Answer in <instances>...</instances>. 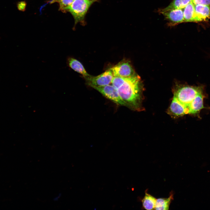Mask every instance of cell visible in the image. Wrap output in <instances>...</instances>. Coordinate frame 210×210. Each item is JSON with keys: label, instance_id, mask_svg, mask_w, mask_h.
<instances>
[{"label": "cell", "instance_id": "cell-1", "mask_svg": "<svg viewBox=\"0 0 210 210\" xmlns=\"http://www.w3.org/2000/svg\"><path fill=\"white\" fill-rule=\"evenodd\" d=\"M117 90L127 107L135 111L143 110L142 86L139 76L136 74L126 78L124 83Z\"/></svg>", "mask_w": 210, "mask_h": 210}, {"label": "cell", "instance_id": "cell-2", "mask_svg": "<svg viewBox=\"0 0 210 210\" xmlns=\"http://www.w3.org/2000/svg\"><path fill=\"white\" fill-rule=\"evenodd\" d=\"M204 86L200 85L192 86L184 85L178 86L175 89L173 99L184 108L186 114H189V106L196 96L204 91Z\"/></svg>", "mask_w": 210, "mask_h": 210}, {"label": "cell", "instance_id": "cell-3", "mask_svg": "<svg viewBox=\"0 0 210 210\" xmlns=\"http://www.w3.org/2000/svg\"><path fill=\"white\" fill-rule=\"evenodd\" d=\"M93 2L87 0H74L68 11L74 17L75 24L83 21L85 16Z\"/></svg>", "mask_w": 210, "mask_h": 210}, {"label": "cell", "instance_id": "cell-4", "mask_svg": "<svg viewBox=\"0 0 210 210\" xmlns=\"http://www.w3.org/2000/svg\"><path fill=\"white\" fill-rule=\"evenodd\" d=\"M103 95L117 104L126 106L125 102L120 97L117 89L112 85L100 87L92 86Z\"/></svg>", "mask_w": 210, "mask_h": 210}, {"label": "cell", "instance_id": "cell-5", "mask_svg": "<svg viewBox=\"0 0 210 210\" xmlns=\"http://www.w3.org/2000/svg\"><path fill=\"white\" fill-rule=\"evenodd\" d=\"M113 77L111 68L104 72L95 76H91L85 78L88 84L91 87H100L109 85L111 83Z\"/></svg>", "mask_w": 210, "mask_h": 210}, {"label": "cell", "instance_id": "cell-6", "mask_svg": "<svg viewBox=\"0 0 210 210\" xmlns=\"http://www.w3.org/2000/svg\"><path fill=\"white\" fill-rule=\"evenodd\" d=\"M111 69L113 76L126 78L136 74L130 63L126 60L121 61Z\"/></svg>", "mask_w": 210, "mask_h": 210}, {"label": "cell", "instance_id": "cell-7", "mask_svg": "<svg viewBox=\"0 0 210 210\" xmlns=\"http://www.w3.org/2000/svg\"><path fill=\"white\" fill-rule=\"evenodd\" d=\"M170 24L175 25L184 22L183 11L182 9H173L165 11H159Z\"/></svg>", "mask_w": 210, "mask_h": 210}, {"label": "cell", "instance_id": "cell-8", "mask_svg": "<svg viewBox=\"0 0 210 210\" xmlns=\"http://www.w3.org/2000/svg\"><path fill=\"white\" fill-rule=\"evenodd\" d=\"M204 91L198 94L190 104L189 108V114L198 113L204 108L203 99L205 97Z\"/></svg>", "mask_w": 210, "mask_h": 210}, {"label": "cell", "instance_id": "cell-9", "mask_svg": "<svg viewBox=\"0 0 210 210\" xmlns=\"http://www.w3.org/2000/svg\"><path fill=\"white\" fill-rule=\"evenodd\" d=\"M66 62L67 65L70 68L82 75L85 78L90 76L87 73L81 63L77 59L69 57Z\"/></svg>", "mask_w": 210, "mask_h": 210}, {"label": "cell", "instance_id": "cell-10", "mask_svg": "<svg viewBox=\"0 0 210 210\" xmlns=\"http://www.w3.org/2000/svg\"><path fill=\"white\" fill-rule=\"evenodd\" d=\"M194 6L198 22L207 21L210 19V6L197 5Z\"/></svg>", "mask_w": 210, "mask_h": 210}, {"label": "cell", "instance_id": "cell-11", "mask_svg": "<svg viewBox=\"0 0 210 210\" xmlns=\"http://www.w3.org/2000/svg\"><path fill=\"white\" fill-rule=\"evenodd\" d=\"M183 11L184 22H198L194 5L191 1L184 8Z\"/></svg>", "mask_w": 210, "mask_h": 210}, {"label": "cell", "instance_id": "cell-12", "mask_svg": "<svg viewBox=\"0 0 210 210\" xmlns=\"http://www.w3.org/2000/svg\"><path fill=\"white\" fill-rule=\"evenodd\" d=\"M173 194L172 193L168 198L156 199L154 209L168 210L171 202L173 198Z\"/></svg>", "mask_w": 210, "mask_h": 210}, {"label": "cell", "instance_id": "cell-13", "mask_svg": "<svg viewBox=\"0 0 210 210\" xmlns=\"http://www.w3.org/2000/svg\"><path fill=\"white\" fill-rule=\"evenodd\" d=\"M156 199L151 195L146 192L142 200L143 207L148 210L155 209Z\"/></svg>", "mask_w": 210, "mask_h": 210}, {"label": "cell", "instance_id": "cell-14", "mask_svg": "<svg viewBox=\"0 0 210 210\" xmlns=\"http://www.w3.org/2000/svg\"><path fill=\"white\" fill-rule=\"evenodd\" d=\"M191 0H174L166 7L160 10L165 11L173 9H182L184 8Z\"/></svg>", "mask_w": 210, "mask_h": 210}, {"label": "cell", "instance_id": "cell-15", "mask_svg": "<svg viewBox=\"0 0 210 210\" xmlns=\"http://www.w3.org/2000/svg\"><path fill=\"white\" fill-rule=\"evenodd\" d=\"M74 0H59L60 9L63 12L68 11L69 7Z\"/></svg>", "mask_w": 210, "mask_h": 210}, {"label": "cell", "instance_id": "cell-16", "mask_svg": "<svg viewBox=\"0 0 210 210\" xmlns=\"http://www.w3.org/2000/svg\"><path fill=\"white\" fill-rule=\"evenodd\" d=\"M126 78L120 76H113L111 83L113 86L117 89L123 84L125 81Z\"/></svg>", "mask_w": 210, "mask_h": 210}, {"label": "cell", "instance_id": "cell-17", "mask_svg": "<svg viewBox=\"0 0 210 210\" xmlns=\"http://www.w3.org/2000/svg\"><path fill=\"white\" fill-rule=\"evenodd\" d=\"M194 5H201L210 6V0H191Z\"/></svg>", "mask_w": 210, "mask_h": 210}, {"label": "cell", "instance_id": "cell-18", "mask_svg": "<svg viewBox=\"0 0 210 210\" xmlns=\"http://www.w3.org/2000/svg\"><path fill=\"white\" fill-rule=\"evenodd\" d=\"M26 3L24 1L18 2L17 4V6L18 9L21 11H24L26 9Z\"/></svg>", "mask_w": 210, "mask_h": 210}, {"label": "cell", "instance_id": "cell-19", "mask_svg": "<svg viewBox=\"0 0 210 210\" xmlns=\"http://www.w3.org/2000/svg\"><path fill=\"white\" fill-rule=\"evenodd\" d=\"M61 196V193H59L58 195H57L56 197H54L53 199V200L54 201H57L60 198Z\"/></svg>", "mask_w": 210, "mask_h": 210}, {"label": "cell", "instance_id": "cell-20", "mask_svg": "<svg viewBox=\"0 0 210 210\" xmlns=\"http://www.w3.org/2000/svg\"><path fill=\"white\" fill-rule=\"evenodd\" d=\"M87 0L92 2L93 3H94V2L96 1L97 0Z\"/></svg>", "mask_w": 210, "mask_h": 210}, {"label": "cell", "instance_id": "cell-21", "mask_svg": "<svg viewBox=\"0 0 210 210\" xmlns=\"http://www.w3.org/2000/svg\"><path fill=\"white\" fill-rule=\"evenodd\" d=\"M58 0H53L52 1H53V2H55V1H57V2H58Z\"/></svg>", "mask_w": 210, "mask_h": 210}]
</instances>
